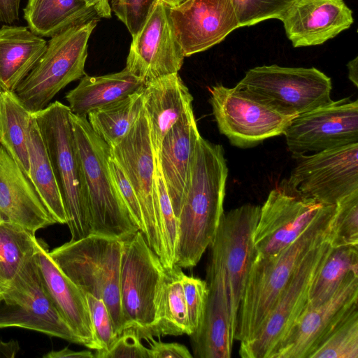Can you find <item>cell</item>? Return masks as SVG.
Listing matches in <instances>:
<instances>
[{
	"mask_svg": "<svg viewBox=\"0 0 358 358\" xmlns=\"http://www.w3.org/2000/svg\"><path fill=\"white\" fill-rule=\"evenodd\" d=\"M169 7L159 0L132 38L125 69L145 82L178 73L183 64L185 55L173 30Z\"/></svg>",
	"mask_w": 358,
	"mask_h": 358,
	"instance_id": "obj_18",
	"label": "cell"
},
{
	"mask_svg": "<svg viewBox=\"0 0 358 358\" xmlns=\"http://www.w3.org/2000/svg\"><path fill=\"white\" fill-rule=\"evenodd\" d=\"M47 48V41L28 27L0 28V90L14 92Z\"/></svg>",
	"mask_w": 358,
	"mask_h": 358,
	"instance_id": "obj_26",
	"label": "cell"
},
{
	"mask_svg": "<svg viewBox=\"0 0 358 358\" xmlns=\"http://www.w3.org/2000/svg\"><path fill=\"white\" fill-rule=\"evenodd\" d=\"M122 250L123 241L90 234L49 251L59 270L85 294L103 301L117 336L124 329L120 297Z\"/></svg>",
	"mask_w": 358,
	"mask_h": 358,
	"instance_id": "obj_4",
	"label": "cell"
},
{
	"mask_svg": "<svg viewBox=\"0 0 358 358\" xmlns=\"http://www.w3.org/2000/svg\"><path fill=\"white\" fill-rule=\"evenodd\" d=\"M44 358H92L94 355L90 350L74 351L68 348L51 351L43 355Z\"/></svg>",
	"mask_w": 358,
	"mask_h": 358,
	"instance_id": "obj_46",
	"label": "cell"
},
{
	"mask_svg": "<svg viewBox=\"0 0 358 358\" xmlns=\"http://www.w3.org/2000/svg\"><path fill=\"white\" fill-rule=\"evenodd\" d=\"M34 255L25 263L13 280L1 290L0 329L22 327L83 345L47 292Z\"/></svg>",
	"mask_w": 358,
	"mask_h": 358,
	"instance_id": "obj_10",
	"label": "cell"
},
{
	"mask_svg": "<svg viewBox=\"0 0 358 358\" xmlns=\"http://www.w3.org/2000/svg\"><path fill=\"white\" fill-rule=\"evenodd\" d=\"M28 150L29 178L44 204L57 223L66 224L62 198L36 120L31 113Z\"/></svg>",
	"mask_w": 358,
	"mask_h": 358,
	"instance_id": "obj_29",
	"label": "cell"
},
{
	"mask_svg": "<svg viewBox=\"0 0 358 358\" xmlns=\"http://www.w3.org/2000/svg\"><path fill=\"white\" fill-rule=\"evenodd\" d=\"M85 297L97 345L95 351H106L117 337L110 315L102 299L90 294H86Z\"/></svg>",
	"mask_w": 358,
	"mask_h": 358,
	"instance_id": "obj_41",
	"label": "cell"
},
{
	"mask_svg": "<svg viewBox=\"0 0 358 358\" xmlns=\"http://www.w3.org/2000/svg\"><path fill=\"white\" fill-rule=\"evenodd\" d=\"M34 257L43 285L56 308L83 345L96 350L85 294L59 270L45 244L38 240Z\"/></svg>",
	"mask_w": 358,
	"mask_h": 358,
	"instance_id": "obj_23",
	"label": "cell"
},
{
	"mask_svg": "<svg viewBox=\"0 0 358 358\" xmlns=\"http://www.w3.org/2000/svg\"><path fill=\"white\" fill-rule=\"evenodd\" d=\"M1 289H0V297H1Z\"/></svg>",
	"mask_w": 358,
	"mask_h": 358,
	"instance_id": "obj_52",
	"label": "cell"
},
{
	"mask_svg": "<svg viewBox=\"0 0 358 358\" xmlns=\"http://www.w3.org/2000/svg\"><path fill=\"white\" fill-rule=\"evenodd\" d=\"M206 273L208 299L201 326L190 336L194 355L198 358H229L235 329L232 325L224 270L214 247Z\"/></svg>",
	"mask_w": 358,
	"mask_h": 358,
	"instance_id": "obj_20",
	"label": "cell"
},
{
	"mask_svg": "<svg viewBox=\"0 0 358 358\" xmlns=\"http://www.w3.org/2000/svg\"><path fill=\"white\" fill-rule=\"evenodd\" d=\"M85 3L92 8L97 15L101 18H110L111 17V9L109 0H83Z\"/></svg>",
	"mask_w": 358,
	"mask_h": 358,
	"instance_id": "obj_47",
	"label": "cell"
},
{
	"mask_svg": "<svg viewBox=\"0 0 358 358\" xmlns=\"http://www.w3.org/2000/svg\"><path fill=\"white\" fill-rule=\"evenodd\" d=\"M335 211V205H328L284 250L273 256L256 257L239 306L234 340L245 342L254 337L307 255L330 238Z\"/></svg>",
	"mask_w": 358,
	"mask_h": 358,
	"instance_id": "obj_2",
	"label": "cell"
},
{
	"mask_svg": "<svg viewBox=\"0 0 358 358\" xmlns=\"http://www.w3.org/2000/svg\"><path fill=\"white\" fill-rule=\"evenodd\" d=\"M234 88L287 116L296 117L333 101L331 78L315 67L257 66L248 70Z\"/></svg>",
	"mask_w": 358,
	"mask_h": 358,
	"instance_id": "obj_7",
	"label": "cell"
},
{
	"mask_svg": "<svg viewBox=\"0 0 358 358\" xmlns=\"http://www.w3.org/2000/svg\"><path fill=\"white\" fill-rule=\"evenodd\" d=\"M280 20L294 48L321 45L354 22L343 0H296Z\"/></svg>",
	"mask_w": 358,
	"mask_h": 358,
	"instance_id": "obj_22",
	"label": "cell"
},
{
	"mask_svg": "<svg viewBox=\"0 0 358 358\" xmlns=\"http://www.w3.org/2000/svg\"><path fill=\"white\" fill-rule=\"evenodd\" d=\"M352 273H358V245L331 247L310 284L306 306L328 300Z\"/></svg>",
	"mask_w": 358,
	"mask_h": 358,
	"instance_id": "obj_32",
	"label": "cell"
},
{
	"mask_svg": "<svg viewBox=\"0 0 358 358\" xmlns=\"http://www.w3.org/2000/svg\"><path fill=\"white\" fill-rule=\"evenodd\" d=\"M327 206L281 182L270 192L261 207L253 238L257 256L279 253L292 243Z\"/></svg>",
	"mask_w": 358,
	"mask_h": 358,
	"instance_id": "obj_15",
	"label": "cell"
},
{
	"mask_svg": "<svg viewBox=\"0 0 358 358\" xmlns=\"http://www.w3.org/2000/svg\"><path fill=\"white\" fill-rule=\"evenodd\" d=\"M283 182L323 204L336 203L358 191V143L301 155Z\"/></svg>",
	"mask_w": 358,
	"mask_h": 358,
	"instance_id": "obj_11",
	"label": "cell"
},
{
	"mask_svg": "<svg viewBox=\"0 0 358 358\" xmlns=\"http://www.w3.org/2000/svg\"><path fill=\"white\" fill-rule=\"evenodd\" d=\"M0 143L29 177L28 139L31 113L20 103L13 92L1 90Z\"/></svg>",
	"mask_w": 358,
	"mask_h": 358,
	"instance_id": "obj_31",
	"label": "cell"
},
{
	"mask_svg": "<svg viewBox=\"0 0 358 358\" xmlns=\"http://www.w3.org/2000/svg\"><path fill=\"white\" fill-rule=\"evenodd\" d=\"M329 240L326 239L311 250L254 337L241 342L238 352L241 357L266 358L289 331L307 303L310 284L331 248Z\"/></svg>",
	"mask_w": 358,
	"mask_h": 358,
	"instance_id": "obj_14",
	"label": "cell"
},
{
	"mask_svg": "<svg viewBox=\"0 0 358 358\" xmlns=\"http://www.w3.org/2000/svg\"><path fill=\"white\" fill-rule=\"evenodd\" d=\"M228 168L221 145L200 136L189 169L178 220L175 265L195 266L212 243L224 213Z\"/></svg>",
	"mask_w": 358,
	"mask_h": 358,
	"instance_id": "obj_1",
	"label": "cell"
},
{
	"mask_svg": "<svg viewBox=\"0 0 358 358\" xmlns=\"http://www.w3.org/2000/svg\"><path fill=\"white\" fill-rule=\"evenodd\" d=\"M23 11L28 28L42 38L100 18L83 0H28Z\"/></svg>",
	"mask_w": 358,
	"mask_h": 358,
	"instance_id": "obj_28",
	"label": "cell"
},
{
	"mask_svg": "<svg viewBox=\"0 0 358 358\" xmlns=\"http://www.w3.org/2000/svg\"><path fill=\"white\" fill-rule=\"evenodd\" d=\"M193 97L178 73L145 82L143 104L155 157L169 130L192 107Z\"/></svg>",
	"mask_w": 358,
	"mask_h": 358,
	"instance_id": "obj_25",
	"label": "cell"
},
{
	"mask_svg": "<svg viewBox=\"0 0 358 358\" xmlns=\"http://www.w3.org/2000/svg\"><path fill=\"white\" fill-rule=\"evenodd\" d=\"M143 89L144 87L87 115V120L94 132L110 148L120 142L142 112Z\"/></svg>",
	"mask_w": 358,
	"mask_h": 358,
	"instance_id": "obj_30",
	"label": "cell"
},
{
	"mask_svg": "<svg viewBox=\"0 0 358 358\" xmlns=\"http://www.w3.org/2000/svg\"><path fill=\"white\" fill-rule=\"evenodd\" d=\"M137 331L125 329L106 351H96V358H150V350L141 341Z\"/></svg>",
	"mask_w": 358,
	"mask_h": 358,
	"instance_id": "obj_42",
	"label": "cell"
},
{
	"mask_svg": "<svg viewBox=\"0 0 358 358\" xmlns=\"http://www.w3.org/2000/svg\"><path fill=\"white\" fill-rule=\"evenodd\" d=\"M309 358H358V310L348 314Z\"/></svg>",
	"mask_w": 358,
	"mask_h": 358,
	"instance_id": "obj_35",
	"label": "cell"
},
{
	"mask_svg": "<svg viewBox=\"0 0 358 358\" xmlns=\"http://www.w3.org/2000/svg\"><path fill=\"white\" fill-rule=\"evenodd\" d=\"M181 273V268L176 265L167 269L159 301L157 336H190L192 334L180 280Z\"/></svg>",
	"mask_w": 358,
	"mask_h": 358,
	"instance_id": "obj_34",
	"label": "cell"
},
{
	"mask_svg": "<svg viewBox=\"0 0 358 358\" xmlns=\"http://www.w3.org/2000/svg\"><path fill=\"white\" fill-rule=\"evenodd\" d=\"M169 14L185 57L209 49L241 27L231 0H184L170 6Z\"/></svg>",
	"mask_w": 358,
	"mask_h": 358,
	"instance_id": "obj_19",
	"label": "cell"
},
{
	"mask_svg": "<svg viewBox=\"0 0 358 358\" xmlns=\"http://www.w3.org/2000/svg\"><path fill=\"white\" fill-rule=\"evenodd\" d=\"M358 273L350 274L326 301L306 306L266 358H309L329 332L358 308Z\"/></svg>",
	"mask_w": 358,
	"mask_h": 358,
	"instance_id": "obj_17",
	"label": "cell"
},
{
	"mask_svg": "<svg viewBox=\"0 0 358 358\" xmlns=\"http://www.w3.org/2000/svg\"><path fill=\"white\" fill-rule=\"evenodd\" d=\"M145 82L125 68L99 76L85 75L65 98L72 113L87 117L89 113L122 99L143 88Z\"/></svg>",
	"mask_w": 358,
	"mask_h": 358,
	"instance_id": "obj_27",
	"label": "cell"
},
{
	"mask_svg": "<svg viewBox=\"0 0 358 358\" xmlns=\"http://www.w3.org/2000/svg\"><path fill=\"white\" fill-rule=\"evenodd\" d=\"M358 58L356 57L354 59L350 61L347 67L348 69V78L355 87L358 86Z\"/></svg>",
	"mask_w": 358,
	"mask_h": 358,
	"instance_id": "obj_49",
	"label": "cell"
},
{
	"mask_svg": "<svg viewBox=\"0 0 358 358\" xmlns=\"http://www.w3.org/2000/svg\"><path fill=\"white\" fill-rule=\"evenodd\" d=\"M260 209L259 206L245 204L224 213L210 245L218 252L224 270L231 320L235 331L245 284L257 255L253 238Z\"/></svg>",
	"mask_w": 358,
	"mask_h": 358,
	"instance_id": "obj_13",
	"label": "cell"
},
{
	"mask_svg": "<svg viewBox=\"0 0 358 358\" xmlns=\"http://www.w3.org/2000/svg\"><path fill=\"white\" fill-rule=\"evenodd\" d=\"M110 149L112 157L122 167L137 196L143 215V236L164 266L165 252L155 177V155L144 108L129 132Z\"/></svg>",
	"mask_w": 358,
	"mask_h": 358,
	"instance_id": "obj_9",
	"label": "cell"
},
{
	"mask_svg": "<svg viewBox=\"0 0 358 358\" xmlns=\"http://www.w3.org/2000/svg\"><path fill=\"white\" fill-rule=\"evenodd\" d=\"M159 0H110V9L132 38L141 29Z\"/></svg>",
	"mask_w": 358,
	"mask_h": 358,
	"instance_id": "obj_40",
	"label": "cell"
},
{
	"mask_svg": "<svg viewBox=\"0 0 358 358\" xmlns=\"http://www.w3.org/2000/svg\"><path fill=\"white\" fill-rule=\"evenodd\" d=\"M1 93H0V139H1Z\"/></svg>",
	"mask_w": 358,
	"mask_h": 358,
	"instance_id": "obj_51",
	"label": "cell"
},
{
	"mask_svg": "<svg viewBox=\"0 0 358 358\" xmlns=\"http://www.w3.org/2000/svg\"><path fill=\"white\" fill-rule=\"evenodd\" d=\"M17 224L32 234L57 223L30 178L0 143V222Z\"/></svg>",
	"mask_w": 358,
	"mask_h": 358,
	"instance_id": "obj_21",
	"label": "cell"
},
{
	"mask_svg": "<svg viewBox=\"0 0 358 358\" xmlns=\"http://www.w3.org/2000/svg\"><path fill=\"white\" fill-rule=\"evenodd\" d=\"M71 110L56 101L32 113L62 198L66 224L77 241L91 234L87 196L76 150Z\"/></svg>",
	"mask_w": 358,
	"mask_h": 358,
	"instance_id": "obj_5",
	"label": "cell"
},
{
	"mask_svg": "<svg viewBox=\"0 0 358 358\" xmlns=\"http://www.w3.org/2000/svg\"><path fill=\"white\" fill-rule=\"evenodd\" d=\"M180 280L186 301L191 335H192L199 331L203 320L208 294V285L206 280L188 276L182 271Z\"/></svg>",
	"mask_w": 358,
	"mask_h": 358,
	"instance_id": "obj_39",
	"label": "cell"
},
{
	"mask_svg": "<svg viewBox=\"0 0 358 358\" xmlns=\"http://www.w3.org/2000/svg\"><path fill=\"white\" fill-rule=\"evenodd\" d=\"M150 358H192L189 350L178 343H163L152 338L148 340Z\"/></svg>",
	"mask_w": 358,
	"mask_h": 358,
	"instance_id": "obj_44",
	"label": "cell"
},
{
	"mask_svg": "<svg viewBox=\"0 0 358 358\" xmlns=\"http://www.w3.org/2000/svg\"><path fill=\"white\" fill-rule=\"evenodd\" d=\"M155 177L165 252L164 267L170 269L175 266L178 238V220L173 209L157 157H155Z\"/></svg>",
	"mask_w": 358,
	"mask_h": 358,
	"instance_id": "obj_36",
	"label": "cell"
},
{
	"mask_svg": "<svg viewBox=\"0 0 358 358\" xmlns=\"http://www.w3.org/2000/svg\"><path fill=\"white\" fill-rule=\"evenodd\" d=\"M200 136L191 107L166 133L157 157L177 218L187 190L193 152Z\"/></svg>",
	"mask_w": 358,
	"mask_h": 358,
	"instance_id": "obj_24",
	"label": "cell"
},
{
	"mask_svg": "<svg viewBox=\"0 0 358 358\" xmlns=\"http://www.w3.org/2000/svg\"><path fill=\"white\" fill-rule=\"evenodd\" d=\"M20 349L17 341L3 342L0 341V357L13 358Z\"/></svg>",
	"mask_w": 358,
	"mask_h": 358,
	"instance_id": "obj_48",
	"label": "cell"
},
{
	"mask_svg": "<svg viewBox=\"0 0 358 358\" xmlns=\"http://www.w3.org/2000/svg\"><path fill=\"white\" fill-rule=\"evenodd\" d=\"M169 6H176L184 0H162Z\"/></svg>",
	"mask_w": 358,
	"mask_h": 358,
	"instance_id": "obj_50",
	"label": "cell"
},
{
	"mask_svg": "<svg viewBox=\"0 0 358 358\" xmlns=\"http://www.w3.org/2000/svg\"><path fill=\"white\" fill-rule=\"evenodd\" d=\"M283 134L296 158L358 143V101H333L299 115Z\"/></svg>",
	"mask_w": 358,
	"mask_h": 358,
	"instance_id": "obj_16",
	"label": "cell"
},
{
	"mask_svg": "<svg viewBox=\"0 0 358 358\" xmlns=\"http://www.w3.org/2000/svg\"><path fill=\"white\" fill-rule=\"evenodd\" d=\"M35 235L10 222H0V289L6 288L36 252Z\"/></svg>",
	"mask_w": 358,
	"mask_h": 358,
	"instance_id": "obj_33",
	"label": "cell"
},
{
	"mask_svg": "<svg viewBox=\"0 0 358 358\" xmlns=\"http://www.w3.org/2000/svg\"><path fill=\"white\" fill-rule=\"evenodd\" d=\"M98 21L70 27L47 42L41 57L13 92L30 113L45 108L61 90L86 75L88 41Z\"/></svg>",
	"mask_w": 358,
	"mask_h": 358,
	"instance_id": "obj_8",
	"label": "cell"
},
{
	"mask_svg": "<svg viewBox=\"0 0 358 358\" xmlns=\"http://www.w3.org/2000/svg\"><path fill=\"white\" fill-rule=\"evenodd\" d=\"M329 242L334 248L358 245V191L336 203Z\"/></svg>",
	"mask_w": 358,
	"mask_h": 358,
	"instance_id": "obj_37",
	"label": "cell"
},
{
	"mask_svg": "<svg viewBox=\"0 0 358 358\" xmlns=\"http://www.w3.org/2000/svg\"><path fill=\"white\" fill-rule=\"evenodd\" d=\"M166 274L167 269L141 231L123 241L120 297L124 329H135L141 339L157 336L159 301Z\"/></svg>",
	"mask_w": 358,
	"mask_h": 358,
	"instance_id": "obj_6",
	"label": "cell"
},
{
	"mask_svg": "<svg viewBox=\"0 0 358 358\" xmlns=\"http://www.w3.org/2000/svg\"><path fill=\"white\" fill-rule=\"evenodd\" d=\"M109 169L133 221L142 232L143 230V215L137 196L122 167L112 156L109 159Z\"/></svg>",
	"mask_w": 358,
	"mask_h": 358,
	"instance_id": "obj_43",
	"label": "cell"
},
{
	"mask_svg": "<svg viewBox=\"0 0 358 358\" xmlns=\"http://www.w3.org/2000/svg\"><path fill=\"white\" fill-rule=\"evenodd\" d=\"M210 103L220 132L234 146L246 148L284 134L295 117L282 115L222 84L213 86Z\"/></svg>",
	"mask_w": 358,
	"mask_h": 358,
	"instance_id": "obj_12",
	"label": "cell"
},
{
	"mask_svg": "<svg viewBox=\"0 0 358 358\" xmlns=\"http://www.w3.org/2000/svg\"><path fill=\"white\" fill-rule=\"evenodd\" d=\"M296 0H231L241 27L278 19Z\"/></svg>",
	"mask_w": 358,
	"mask_h": 358,
	"instance_id": "obj_38",
	"label": "cell"
},
{
	"mask_svg": "<svg viewBox=\"0 0 358 358\" xmlns=\"http://www.w3.org/2000/svg\"><path fill=\"white\" fill-rule=\"evenodd\" d=\"M70 120L87 196L91 234L124 241L140 229L111 176L110 147L94 132L87 117L71 112Z\"/></svg>",
	"mask_w": 358,
	"mask_h": 358,
	"instance_id": "obj_3",
	"label": "cell"
},
{
	"mask_svg": "<svg viewBox=\"0 0 358 358\" xmlns=\"http://www.w3.org/2000/svg\"><path fill=\"white\" fill-rule=\"evenodd\" d=\"M21 0H0V22L12 24L19 20Z\"/></svg>",
	"mask_w": 358,
	"mask_h": 358,
	"instance_id": "obj_45",
	"label": "cell"
}]
</instances>
